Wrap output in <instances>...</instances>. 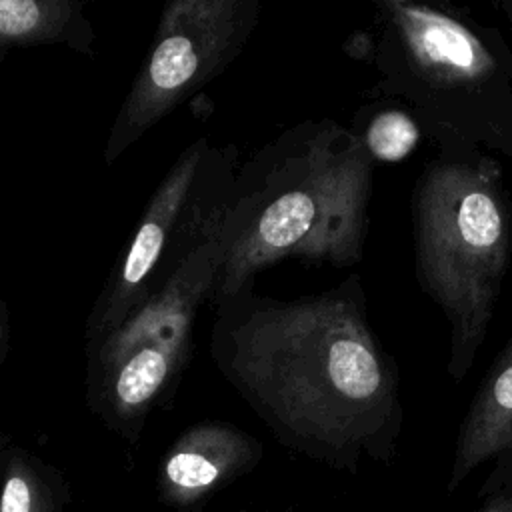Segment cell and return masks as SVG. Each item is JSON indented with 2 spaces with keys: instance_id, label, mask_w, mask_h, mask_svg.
Listing matches in <instances>:
<instances>
[{
  "instance_id": "2",
  "label": "cell",
  "mask_w": 512,
  "mask_h": 512,
  "mask_svg": "<svg viewBox=\"0 0 512 512\" xmlns=\"http://www.w3.org/2000/svg\"><path fill=\"white\" fill-rule=\"evenodd\" d=\"M374 166L360 134L330 118L290 126L238 164L210 304L254 286L258 272L282 260L358 264Z\"/></svg>"
},
{
  "instance_id": "12",
  "label": "cell",
  "mask_w": 512,
  "mask_h": 512,
  "mask_svg": "<svg viewBox=\"0 0 512 512\" xmlns=\"http://www.w3.org/2000/svg\"><path fill=\"white\" fill-rule=\"evenodd\" d=\"M0 512H48L46 492L34 468L20 454L8 460Z\"/></svg>"
},
{
  "instance_id": "13",
  "label": "cell",
  "mask_w": 512,
  "mask_h": 512,
  "mask_svg": "<svg viewBox=\"0 0 512 512\" xmlns=\"http://www.w3.org/2000/svg\"><path fill=\"white\" fill-rule=\"evenodd\" d=\"M498 460H500V466L506 468V472H508L506 480L510 484L506 488H502L496 494V498H492L480 512H512V452L500 456Z\"/></svg>"
},
{
  "instance_id": "9",
  "label": "cell",
  "mask_w": 512,
  "mask_h": 512,
  "mask_svg": "<svg viewBox=\"0 0 512 512\" xmlns=\"http://www.w3.org/2000/svg\"><path fill=\"white\" fill-rule=\"evenodd\" d=\"M512 452V336L486 370L462 420L448 488L476 466Z\"/></svg>"
},
{
  "instance_id": "11",
  "label": "cell",
  "mask_w": 512,
  "mask_h": 512,
  "mask_svg": "<svg viewBox=\"0 0 512 512\" xmlns=\"http://www.w3.org/2000/svg\"><path fill=\"white\" fill-rule=\"evenodd\" d=\"M356 132L360 134L374 162H398L406 158L420 138V126L416 120L410 116V112L406 114L398 108L374 112L366 128Z\"/></svg>"
},
{
  "instance_id": "14",
  "label": "cell",
  "mask_w": 512,
  "mask_h": 512,
  "mask_svg": "<svg viewBox=\"0 0 512 512\" xmlns=\"http://www.w3.org/2000/svg\"><path fill=\"white\" fill-rule=\"evenodd\" d=\"M8 342H10V334H8V318H6V308L0 300V364L6 358L8 352Z\"/></svg>"
},
{
  "instance_id": "7",
  "label": "cell",
  "mask_w": 512,
  "mask_h": 512,
  "mask_svg": "<svg viewBox=\"0 0 512 512\" xmlns=\"http://www.w3.org/2000/svg\"><path fill=\"white\" fill-rule=\"evenodd\" d=\"M262 12L260 0H170L150 50L112 122L104 162L114 164L154 124L244 50Z\"/></svg>"
},
{
  "instance_id": "5",
  "label": "cell",
  "mask_w": 512,
  "mask_h": 512,
  "mask_svg": "<svg viewBox=\"0 0 512 512\" xmlns=\"http://www.w3.org/2000/svg\"><path fill=\"white\" fill-rule=\"evenodd\" d=\"M238 150L196 138L152 194L130 244L114 264L86 326V354L120 328L184 260L218 232Z\"/></svg>"
},
{
  "instance_id": "8",
  "label": "cell",
  "mask_w": 512,
  "mask_h": 512,
  "mask_svg": "<svg viewBox=\"0 0 512 512\" xmlns=\"http://www.w3.org/2000/svg\"><path fill=\"white\" fill-rule=\"evenodd\" d=\"M262 444L226 422L188 428L170 446L160 468V488L176 506H190L214 488L252 468Z\"/></svg>"
},
{
  "instance_id": "15",
  "label": "cell",
  "mask_w": 512,
  "mask_h": 512,
  "mask_svg": "<svg viewBox=\"0 0 512 512\" xmlns=\"http://www.w3.org/2000/svg\"><path fill=\"white\" fill-rule=\"evenodd\" d=\"M496 6H498V10L504 14V18L508 20V24L512 26V0H500V2H496Z\"/></svg>"
},
{
  "instance_id": "10",
  "label": "cell",
  "mask_w": 512,
  "mask_h": 512,
  "mask_svg": "<svg viewBox=\"0 0 512 512\" xmlns=\"http://www.w3.org/2000/svg\"><path fill=\"white\" fill-rule=\"evenodd\" d=\"M62 44L94 56L96 32L76 0H0V60L12 48Z\"/></svg>"
},
{
  "instance_id": "6",
  "label": "cell",
  "mask_w": 512,
  "mask_h": 512,
  "mask_svg": "<svg viewBox=\"0 0 512 512\" xmlns=\"http://www.w3.org/2000/svg\"><path fill=\"white\" fill-rule=\"evenodd\" d=\"M220 266V228L120 328L88 352V398L108 418L140 422L178 384L196 314L210 302Z\"/></svg>"
},
{
  "instance_id": "1",
  "label": "cell",
  "mask_w": 512,
  "mask_h": 512,
  "mask_svg": "<svg viewBox=\"0 0 512 512\" xmlns=\"http://www.w3.org/2000/svg\"><path fill=\"white\" fill-rule=\"evenodd\" d=\"M210 354L286 444L336 464L394 450L400 378L368 322L360 274L294 300L248 286L216 302Z\"/></svg>"
},
{
  "instance_id": "3",
  "label": "cell",
  "mask_w": 512,
  "mask_h": 512,
  "mask_svg": "<svg viewBox=\"0 0 512 512\" xmlns=\"http://www.w3.org/2000/svg\"><path fill=\"white\" fill-rule=\"evenodd\" d=\"M378 88L410 106L438 144L492 150L512 160V48L468 10L374 0Z\"/></svg>"
},
{
  "instance_id": "4",
  "label": "cell",
  "mask_w": 512,
  "mask_h": 512,
  "mask_svg": "<svg viewBox=\"0 0 512 512\" xmlns=\"http://www.w3.org/2000/svg\"><path fill=\"white\" fill-rule=\"evenodd\" d=\"M414 270L450 328L446 372L462 382L488 334L510 264L512 202L496 158L438 146L412 188Z\"/></svg>"
}]
</instances>
